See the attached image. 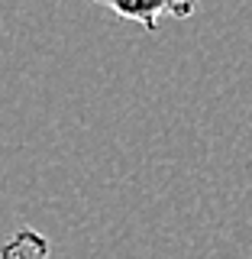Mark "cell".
Listing matches in <instances>:
<instances>
[{"instance_id":"6da1fadb","label":"cell","mask_w":252,"mask_h":259,"mask_svg":"<svg viewBox=\"0 0 252 259\" xmlns=\"http://www.w3.org/2000/svg\"><path fill=\"white\" fill-rule=\"evenodd\" d=\"M97 7H107L117 16L129 23H139L142 29L156 32L162 16H175V20H188L197 10V0H91Z\"/></svg>"},{"instance_id":"7a4b0ae2","label":"cell","mask_w":252,"mask_h":259,"mask_svg":"<svg viewBox=\"0 0 252 259\" xmlns=\"http://www.w3.org/2000/svg\"><path fill=\"white\" fill-rule=\"evenodd\" d=\"M0 259H55V256H52V243L42 233L23 227L0 246Z\"/></svg>"}]
</instances>
